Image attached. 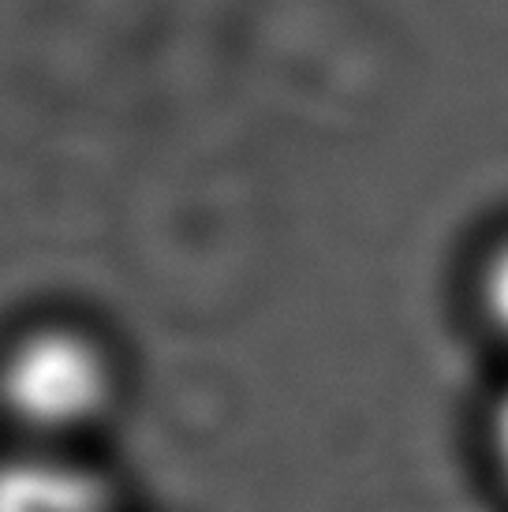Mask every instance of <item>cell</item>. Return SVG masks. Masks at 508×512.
Segmentation results:
<instances>
[{
	"mask_svg": "<svg viewBox=\"0 0 508 512\" xmlns=\"http://www.w3.org/2000/svg\"><path fill=\"white\" fill-rule=\"evenodd\" d=\"M486 299L494 307V318L508 326V251L501 247L497 262L490 266V277H486Z\"/></svg>",
	"mask_w": 508,
	"mask_h": 512,
	"instance_id": "obj_3",
	"label": "cell"
},
{
	"mask_svg": "<svg viewBox=\"0 0 508 512\" xmlns=\"http://www.w3.org/2000/svg\"><path fill=\"white\" fill-rule=\"evenodd\" d=\"M113 397V367L86 333L42 326L0 359V404L34 434L64 438L90 427Z\"/></svg>",
	"mask_w": 508,
	"mask_h": 512,
	"instance_id": "obj_1",
	"label": "cell"
},
{
	"mask_svg": "<svg viewBox=\"0 0 508 512\" xmlns=\"http://www.w3.org/2000/svg\"><path fill=\"white\" fill-rule=\"evenodd\" d=\"M0 512H124L109 479L57 453L0 460Z\"/></svg>",
	"mask_w": 508,
	"mask_h": 512,
	"instance_id": "obj_2",
	"label": "cell"
}]
</instances>
